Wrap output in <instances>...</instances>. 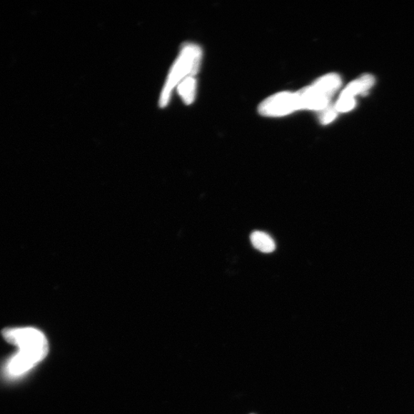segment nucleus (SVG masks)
<instances>
[{"label":"nucleus","instance_id":"obj_1","mask_svg":"<svg viewBox=\"0 0 414 414\" xmlns=\"http://www.w3.org/2000/svg\"><path fill=\"white\" fill-rule=\"evenodd\" d=\"M3 335L9 343L16 346L17 353L6 366L8 374L14 377L26 374L35 368L48 354L49 343L41 330L31 327L6 328Z\"/></svg>","mask_w":414,"mask_h":414},{"label":"nucleus","instance_id":"obj_2","mask_svg":"<svg viewBox=\"0 0 414 414\" xmlns=\"http://www.w3.org/2000/svg\"><path fill=\"white\" fill-rule=\"evenodd\" d=\"M202 57V51L198 46L186 44L181 54L170 71L167 81L161 92L159 105L161 108L168 106L172 91L186 78L198 74Z\"/></svg>","mask_w":414,"mask_h":414},{"label":"nucleus","instance_id":"obj_3","mask_svg":"<svg viewBox=\"0 0 414 414\" xmlns=\"http://www.w3.org/2000/svg\"><path fill=\"white\" fill-rule=\"evenodd\" d=\"M340 85L341 80L337 74H328L318 79L313 84L297 91L301 108L325 110Z\"/></svg>","mask_w":414,"mask_h":414},{"label":"nucleus","instance_id":"obj_4","mask_svg":"<svg viewBox=\"0 0 414 414\" xmlns=\"http://www.w3.org/2000/svg\"><path fill=\"white\" fill-rule=\"evenodd\" d=\"M301 109L297 92H281L263 101L258 111L264 116L281 117Z\"/></svg>","mask_w":414,"mask_h":414},{"label":"nucleus","instance_id":"obj_5","mask_svg":"<svg viewBox=\"0 0 414 414\" xmlns=\"http://www.w3.org/2000/svg\"><path fill=\"white\" fill-rule=\"evenodd\" d=\"M375 84V79L370 75L360 77L350 83L341 92L335 108L337 112H348L356 106L355 97L365 94Z\"/></svg>","mask_w":414,"mask_h":414},{"label":"nucleus","instance_id":"obj_6","mask_svg":"<svg viewBox=\"0 0 414 414\" xmlns=\"http://www.w3.org/2000/svg\"><path fill=\"white\" fill-rule=\"evenodd\" d=\"M251 240L256 250L262 253H271L276 250V243L273 238L264 232H253L251 236Z\"/></svg>","mask_w":414,"mask_h":414},{"label":"nucleus","instance_id":"obj_7","mask_svg":"<svg viewBox=\"0 0 414 414\" xmlns=\"http://www.w3.org/2000/svg\"><path fill=\"white\" fill-rule=\"evenodd\" d=\"M180 96L186 105H191L195 99L196 81L193 76L186 78L178 86Z\"/></svg>","mask_w":414,"mask_h":414},{"label":"nucleus","instance_id":"obj_8","mask_svg":"<svg viewBox=\"0 0 414 414\" xmlns=\"http://www.w3.org/2000/svg\"><path fill=\"white\" fill-rule=\"evenodd\" d=\"M337 113L335 107H330L329 106L327 108L320 111L319 117L320 123L327 124L333 122L337 117Z\"/></svg>","mask_w":414,"mask_h":414}]
</instances>
